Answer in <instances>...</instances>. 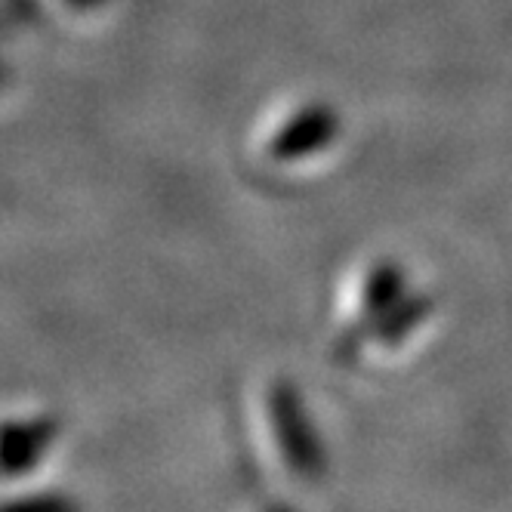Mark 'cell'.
I'll use <instances>...</instances> for the list:
<instances>
[{
	"label": "cell",
	"mask_w": 512,
	"mask_h": 512,
	"mask_svg": "<svg viewBox=\"0 0 512 512\" xmlns=\"http://www.w3.org/2000/svg\"><path fill=\"white\" fill-rule=\"evenodd\" d=\"M435 297L389 253L361 260L343 281L334 309V352L343 364H371L401 355L429 331Z\"/></svg>",
	"instance_id": "cell-1"
},
{
	"label": "cell",
	"mask_w": 512,
	"mask_h": 512,
	"mask_svg": "<svg viewBox=\"0 0 512 512\" xmlns=\"http://www.w3.org/2000/svg\"><path fill=\"white\" fill-rule=\"evenodd\" d=\"M346 139V118L324 96H300L278 105L253 130L250 158L272 176L294 179L321 170Z\"/></svg>",
	"instance_id": "cell-2"
},
{
	"label": "cell",
	"mask_w": 512,
	"mask_h": 512,
	"mask_svg": "<svg viewBox=\"0 0 512 512\" xmlns=\"http://www.w3.org/2000/svg\"><path fill=\"white\" fill-rule=\"evenodd\" d=\"M34 4H41L44 10H53L56 16H93L99 13L108 0H34Z\"/></svg>",
	"instance_id": "cell-3"
}]
</instances>
